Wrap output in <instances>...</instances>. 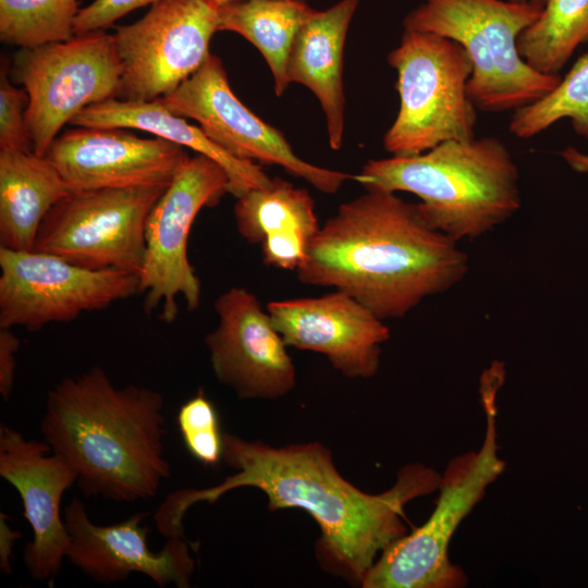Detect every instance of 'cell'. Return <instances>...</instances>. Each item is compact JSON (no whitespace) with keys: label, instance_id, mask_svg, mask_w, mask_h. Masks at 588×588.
Wrapping results in <instances>:
<instances>
[{"label":"cell","instance_id":"cell-1","mask_svg":"<svg viewBox=\"0 0 588 588\" xmlns=\"http://www.w3.org/2000/svg\"><path fill=\"white\" fill-rule=\"evenodd\" d=\"M222 461L234 473L213 487L170 493L154 514L159 534L184 536L182 520L198 503H213L228 491H262L269 511L301 509L318 524V551L335 572L362 584L393 541L407 534L404 506L438 490L441 476L421 463L403 466L394 485L379 494L353 486L335 468L331 452L319 442L273 448L223 433Z\"/></svg>","mask_w":588,"mask_h":588},{"label":"cell","instance_id":"cell-2","mask_svg":"<svg viewBox=\"0 0 588 588\" xmlns=\"http://www.w3.org/2000/svg\"><path fill=\"white\" fill-rule=\"evenodd\" d=\"M468 268L467 255L426 222L417 204L366 189L320 225L296 274L351 295L385 321L450 290Z\"/></svg>","mask_w":588,"mask_h":588},{"label":"cell","instance_id":"cell-3","mask_svg":"<svg viewBox=\"0 0 588 588\" xmlns=\"http://www.w3.org/2000/svg\"><path fill=\"white\" fill-rule=\"evenodd\" d=\"M39 430L76 468L86 497L149 500L171 475L162 394L135 384L117 387L100 366L68 376L48 391Z\"/></svg>","mask_w":588,"mask_h":588},{"label":"cell","instance_id":"cell-4","mask_svg":"<svg viewBox=\"0 0 588 588\" xmlns=\"http://www.w3.org/2000/svg\"><path fill=\"white\" fill-rule=\"evenodd\" d=\"M353 180L366 189L416 195L426 222L456 243L492 231L522 207L518 168L494 136L449 140L413 156L371 159Z\"/></svg>","mask_w":588,"mask_h":588},{"label":"cell","instance_id":"cell-5","mask_svg":"<svg viewBox=\"0 0 588 588\" xmlns=\"http://www.w3.org/2000/svg\"><path fill=\"white\" fill-rule=\"evenodd\" d=\"M541 10L512 0H424L403 26L464 48L473 65L467 91L477 110L515 111L543 98L562 78L536 71L517 49L519 35Z\"/></svg>","mask_w":588,"mask_h":588},{"label":"cell","instance_id":"cell-6","mask_svg":"<svg viewBox=\"0 0 588 588\" xmlns=\"http://www.w3.org/2000/svg\"><path fill=\"white\" fill-rule=\"evenodd\" d=\"M497 384H485L481 403L486 418L482 444L451 460L441 476L436 507L414 531L393 541L376 560L364 588H460L468 579L452 564L449 546L457 527L505 468L499 456Z\"/></svg>","mask_w":588,"mask_h":588},{"label":"cell","instance_id":"cell-7","mask_svg":"<svg viewBox=\"0 0 588 588\" xmlns=\"http://www.w3.org/2000/svg\"><path fill=\"white\" fill-rule=\"evenodd\" d=\"M388 62L396 71L400 97L395 120L383 137L391 156L418 155L444 142L475 137L477 108L467 91L473 65L460 44L404 29Z\"/></svg>","mask_w":588,"mask_h":588},{"label":"cell","instance_id":"cell-8","mask_svg":"<svg viewBox=\"0 0 588 588\" xmlns=\"http://www.w3.org/2000/svg\"><path fill=\"white\" fill-rule=\"evenodd\" d=\"M9 73L28 96L26 125L32 149L46 156L62 127L83 109L118 97L122 66L113 35L102 30L19 48Z\"/></svg>","mask_w":588,"mask_h":588},{"label":"cell","instance_id":"cell-9","mask_svg":"<svg viewBox=\"0 0 588 588\" xmlns=\"http://www.w3.org/2000/svg\"><path fill=\"white\" fill-rule=\"evenodd\" d=\"M229 185L218 162L200 154L187 156L154 205L146 222L139 273L146 313L159 309V318L171 323L179 314V297L191 311L199 306L200 281L188 260V236L199 211L217 206Z\"/></svg>","mask_w":588,"mask_h":588},{"label":"cell","instance_id":"cell-10","mask_svg":"<svg viewBox=\"0 0 588 588\" xmlns=\"http://www.w3.org/2000/svg\"><path fill=\"white\" fill-rule=\"evenodd\" d=\"M167 187L70 192L45 217L33 249L82 267L139 277L147 218Z\"/></svg>","mask_w":588,"mask_h":588},{"label":"cell","instance_id":"cell-11","mask_svg":"<svg viewBox=\"0 0 588 588\" xmlns=\"http://www.w3.org/2000/svg\"><path fill=\"white\" fill-rule=\"evenodd\" d=\"M135 294V273L90 269L36 249L0 247V328L37 331Z\"/></svg>","mask_w":588,"mask_h":588},{"label":"cell","instance_id":"cell-12","mask_svg":"<svg viewBox=\"0 0 588 588\" xmlns=\"http://www.w3.org/2000/svg\"><path fill=\"white\" fill-rule=\"evenodd\" d=\"M211 0H160L112 34L122 66L117 98L150 101L172 93L206 62L219 30Z\"/></svg>","mask_w":588,"mask_h":588},{"label":"cell","instance_id":"cell-13","mask_svg":"<svg viewBox=\"0 0 588 588\" xmlns=\"http://www.w3.org/2000/svg\"><path fill=\"white\" fill-rule=\"evenodd\" d=\"M160 100L172 113L196 121L209 139L237 159L280 166L326 194H335L353 179L299 158L278 128L235 96L222 61L212 53L199 70Z\"/></svg>","mask_w":588,"mask_h":588},{"label":"cell","instance_id":"cell-14","mask_svg":"<svg viewBox=\"0 0 588 588\" xmlns=\"http://www.w3.org/2000/svg\"><path fill=\"white\" fill-rule=\"evenodd\" d=\"M217 327L205 336L212 372L240 399H279L296 384L282 335L250 291L232 286L213 302Z\"/></svg>","mask_w":588,"mask_h":588},{"label":"cell","instance_id":"cell-15","mask_svg":"<svg viewBox=\"0 0 588 588\" xmlns=\"http://www.w3.org/2000/svg\"><path fill=\"white\" fill-rule=\"evenodd\" d=\"M147 512H137L123 522L97 525L90 520L83 501L72 498L63 511L69 535L65 559L93 580L120 583L140 573L158 587H191L196 562V544L184 537L167 538L157 552L148 547V528L140 525Z\"/></svg>","mask_w":588,"mask_h":588},{"label":"cell","instance_id":"cell-16","mask_svg":"<svg viewBox=\"0 0 588 588\" xmlns=\"http://www.w3.org/2000/svg\"><path fill=\"white\" fill-rule=\"evenodd\" d=\"M0 476L19 492L23 515L33 531L24 547L25 567L32 578L51 584L69 544L61 500L77 481V470L45 440H27L1 424Z\"/></svg>","mask_w":588,"mask_h":588},{"label":"cell","instance_id":"cell-17","mask_svg":"<svg viewBox=\"0 0 588 588\" xmlns=\"http://www.w3.org/2000/svg\"><path fill=\"white\" fill-rule=\"evenodd\" d=\"M187 156L183 146L160 137L86 126L59 134L46 154L70 192L168 186Z\"/></svg>","mask_w":588,"mask_h":588},{"label":"cell","instance_id":"cell-18","mask_svg":"<svg viewBox=\"0 0 588 588\" xmlns=\"http://www.w3.org/2000/svg\"><path fill=\"white\" fill-rule=\"evenodd\" d=\"M267 311L287 346L324 355L347 378L377 373L390 329L351 295L335 290L319 297L272 301Z\"/></svg>","mask_w":588,"mask_h":588},{"label":"cell","instance_id":"cell-19","mask_svg":"<svg viewBox=\"0 0 588 588\" xmlns=\"http://www.w3.org/2000/svg\"><path fill=\"white\" fill-rule=\"evenodd\" d=\"M360 1L340 0L326 10L314 9L294 38L286 64L289 82L305 86L319 101L333 150L343 145V52Z\"/></svg>","mask_w":588,"mask_h":588},{"label":"cell","instance_id":"cell-20","mask_svg":"<svg viewBox=\"0 0 588 588\" xmlns=\"http://www.w3.org/2000/svg\"><path fill=\"white\" fill-rule=\"evenodd\" d=\"M234 219L244 240L261 245L265 264L282 270L299 267L320 229L309 193L279 176L236 198Z\"/></svg>","mask_w":588,"mask_h":588},{"label":"cell","instance_id":"cell-21","mask_svg":"<svg viewBox=\"0 0 588 588\" xmlns=\"http://www.w3.org/2000/svg\"><path fill=\"white\" fill-rule=\"evenodd\" d=\"M70 125L135 128L189 148L215 160L225 170L230 180L229 193L235 198L271 181L259 164L231 156L209 139L199 126L169 111L160 99L131 101L111 98L83 109Z\"/></svg>","mask_w":588,"mask_h":588},{"label":"cell","instance_id":"cell-22","mask_svg":"<svg viewBox=\"0 0 588 588\" xmlns=\"http://www.w3.org/2000/svg\"><path fill=\"white\" fill-rule=\"evenodd\" d=\"M69 193L46 156L0 150V247L33 249L45 217Z\"/></svg>","mask_w":588,"mask_h":588},{"label":"cell","instance_id":"cell-23","mask_svg":"<svg viewBox=\"0 0 588 588\" xmlns=\"http://www.w3.org/2000/svg\"><path fill=\"white\" fill-rule=\"evenodd\" d=\"M313 10L297 0H235L219 7V30L236 33L256 47L280 97L290 85L286 64L292 44Z\"/></svg>","mask_w":588,"mask_h":588},{"label":"cell","instance_id":"cell-24","mask_svg":"<svg viewBox=\"0 0 588 588\" xmlns=\"http://www.w3.org/2000/svg\"><path fill=\"white\" fill-rule=\"evenodd\" d=\"M588 41V0H547L539 17L518 37L520 57L536 71L560 75Z\"/></svg>","mask_w":588,"mask_h":588},{"label":"cell","instance_id":"cell-25","mask_svg":"<svg viewBox=\"0 0 588 588\" xmlns=\"http://www.w3.org/2000/svg\"><path fill=\"white\" fill-rule=\"evenodd\" d=\"M79 0H0V40L35 48L75 37Z\"/></svg>","mask_w":588,"mask_h":588},{"label":"cell","instance_id":"cell-26","mask_svg":"<svg viewBox=\"0 0 588 588\" xmlns=\"http://www.w3.org/2000/svg\"><path fill=\"white\" fill-rule=\"evenodd\" d=\"M564 118L571 119L578 134L588 137V53L577 59L552 91L515 110L509 130L518 138H531Z\"/></svg>","mask_w":588,"mask_h":588},{"label":"cell","instance_id":"cell-27","mask_svg":"<svg viewBox=\"0 0 588 588\" xmlns=\"http://www.w3.org/2000/svg\"><path fill=\"white\" fill-rule=\"evenodd\" d=\"M176 426L187 452L205 466L222 461L223 433L213 403L200 390L181 405Z\"/></svg>","mask_w":588,"mask_h":588},{"label":"cell","instance_id":"cell-28","mask_svg":"<svg viewBox=\"0 0 588 588\" xmlns=\"http://www.w3.org/2000/svg\"><path fill=\"white\" fill-rule=\"evenodd\" d=\"M9 63L0 71V150L33 151L26 125L28 96L11 82Z\"/></svg>","mask_w":588,"mask_h":588},{"label":"cell","instance_id":"cell-29","mask_svg":"<svg viewBox=\"0 0 588 588\" xmlns=\"http://www.w3.org/2000/svg\"><path fill=\"white\" fill-rule=\"evenodd\" d=\"M160 0H94L82 8L74 25L75 36L102 32L132 11Z\"/></svg>","mask_w":588,"mask_h":588},{"label":"cell","instance_id":"cell-30","mask_svg":"<svg viewBox=\"0 0 588 588\" xmlns=\"http://www.w3.org/2000/svg\"><path fill=\"white\" fill-rule=\"evenodd\" d=\"M20 339L11 328H0V394L8 401L14 385L16 352L20 348Z\"/></svg>","mask_w":588,"mask_h":588},{"label":"cell","instance_id":"cell-31","mask_svg":"<svg viewBox=\"0 0 588 588\" xmlns=\"http://www.w3.org/2000/svg\"><path fill=\"white\" fill-rule=\"evenodd\" d=\"M21 537L17 530H13L5 519V516L1 514L0 522V568L5 574L11 573L10 559L12 555L13 547L16 540Z\"/></svg>","mask_w":588,"mask_h":588},{"label":"cell","instance_id":"cell-32","mask_svg":"<svg viewBox=\"0 0 588 588\" xmlns=\"http://www.w3.org/2000/svg\"><path fill=\"white\" fill-rule=\"evenodd\" d=\"M564 161L577 172H588V155L574 147H568L560 152Z\"/></svg>","mask_w":588,"mask_h":588},{"label":"cell","instance_id":"cell-33","mask_svg":"<svg viewBox=\"0 0 588 588\" xmlns=\"http://www.w3.org/2000/svg\"><path fill=\"white\" fill-rule=\"evenodd\" d=\"M519 3H528L537 7L543 8L547 0H512Z\"/></svg>","mask_w":588,"mask_h":588},{"label":"cell","instance_id":"cell-34","mask_svg":"<svg viewBox=\"0 0 588 588\" xmlns=\"http://www.w3.org/2000/svg\"><path fill=\"white\" fill-rule=\"evenodd\" d=\"M218 7H222L226 3H230L232 1H235V0H211ZM297 1H303V2H308L309 0H297Z\"/></svg>","mask_w":588,"mask_h":588}]
</instances>
